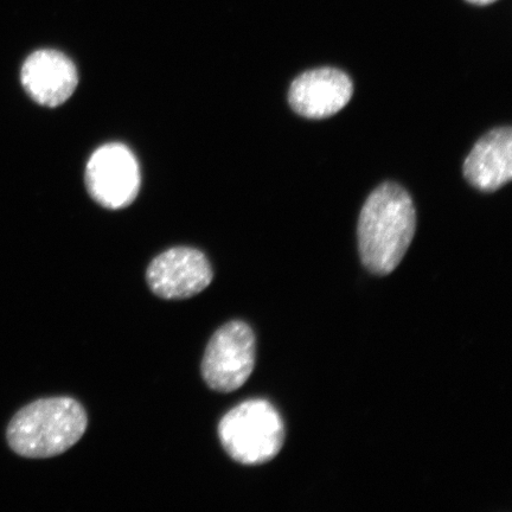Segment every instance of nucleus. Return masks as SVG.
I'll list each match as a JSON object with an SVG mask.
<instances>
[{"label": "nucleus", "mask_w": 512, "mask_h": 512, "mask_svg": "<svg viewBox=\"0 0 512 512\" xmlns=\"http://www.w3.org/2000/svg\"><path fill=\"white\" fill-rule=\"evenodd\" d=\"M214 279L207 256L198 249L175 247L152 260L146 271V281L157 297L183 300L197 296Z\"/></svg>", "instance_id": "423d86ee"}, {"label": "nucleus", "mask_w": 512, "mask_h": 512, "mask_svg": "<svg viewBox=\"0 0 512 512\" xmlns=\"http://www.w3.org/2000/svg\"><path fill=\"white\" fill-rule=\"evenodd\" d=\"M87 426V412L79 401L67 396L41 399L12 418L6 439L18 456L53 458L78 444Z\"/></svg>", "instance_id": "f03ea898"}, {"label": "nucleus", "mask_w": 512, "mask_h": 512, "mask_svg": "<svg viewBox=\"0 0 512 512\" xmlns=\"http://www.w3.org/2000/svg\"><path fill=\"white\" fill-rule=\"evenodd\" d=\"M142 176L136 156L119 143L99 147L86 168V185L95 202L107 209H123L136 200Z\"/></svg>", "instance_id": "39448f33"}, {"label": "nucleus", "mask_w": 512, "mask_h": 512, "mask_svg": "<svg viewBox=\"0 0 512 512\" xmlns=\"http://www.w3.org/2000/svg\"><path fill=\"white\" fill-rule=\"evenodd\" d=\"M21 82L36 104L54 108L64 104L75 92L79 83L78 69L61 51L40 49L24 61Z\"/></svg>", "instance_id": "6e6552de"}, {"label": "nucleus", "mask_w": 512, "mask_h": 512, "mask_svg": "<svg viewBox=\"0 0 512 512\" xmlns=\"http://www.w3.org/2000/svg\"><path fill=\"white\" fill-rule=\"evenodd\" d=\"M466 2L471 3L473 5L485 6L495 3L497 2V0H466Z\"/></svg>", "instance_id": "9d476101"}, {"label": "nucleus", "mask_w": 512, "mask_h": 512, "mask_svg": "<svg viewBox=\"0 0 512 512\" xmlns=\"http://www.w3.org/2000/svg\"><path fill=\"white\" fill-rule=\"evenodd\" d=\"M217 432L228 456L248 466L271 462L285 441L283 419L272 403L261 399L234 407L223 416Z\"/></svg>", "instance_id": "7ed1b4c3"}, {"label": "nucleus", "mask_w": 512, "mask_h": 512, "mask_svg": "<svg viewBox=\"0 0 512 512\" xmlns=\"http://www.w3.org/2000/svg\"><path fill=\"white\" fill-rule=\"evenodd\" d=\"M415 206L411 195L396 183H383L371 192L358 220V251L367 270L388 275L401 264L414 239Z\"/></svg>", "instance_id": "f257e3e1"}, {"label": "nucleus", "mask_w": 512, "mask_h": 512, "mask_svg": "<svg viewBox=\"0 0 512 512\" xmlns=\"http://www.w3.org/2000/svg\"><path fill=\"white\" fill-rule=\"evenodd\" d=\"M354 94L348 74L318 68L299 75L288 91L292 110L307 119H325L342 111Z\"/></svg>", "instance_id": "0eeeda50"}, {"label": "nucleus", "mask_w": 512, "mask_h": 512, "mask_svg": "<svg viewBox=\"0 0 512 512\" xmlns=\"http://www.w3.org/2000/svg\"><path fill=\"white\" fill-rule=\"evenodd\" d=\"M464 177L473 188L492 192L512 178V131L498 127L480 138L464 163Z\"/></svg>", "instance_id": "1a4fd4ad"}, {"label": "nucleus", "mask_w": 512, "mask_h": 512, "mask_svg": "<svg viewBox=\"0 0 512 512\" xmlns=\"http://www.w3.org/2000/svg\"><path fill=\"white\" fill-rule=\"evenodd\" d=\"M256 361V339L251 326L233 320L217 330L204 352L201 371L208 387L233 393L251 377Z\"/></svg>", "instance_id": "20e7f679"}]
</instances>
